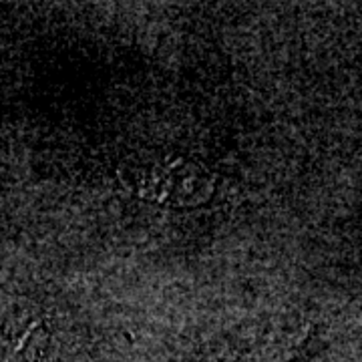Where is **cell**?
Listing matches in <instances>:
<instances>
[{
	"label": "cell",
	"mask_w": 362,
	"mask_h": 362,
	"mask_svg": "<svg viewBox=\"0 0 362 362\" xmlns=\"http://www.w3.org/2000/svg\"><path fill=\"white\" fill-rule=\"evenodd\" d=\"M4 334L16 352L25 354L30 362L49 361L52 334L49 320L35 312H18L8 318Z\"/></svg>",
	"instance_id": "6da1fadb"
}]
</instances>
